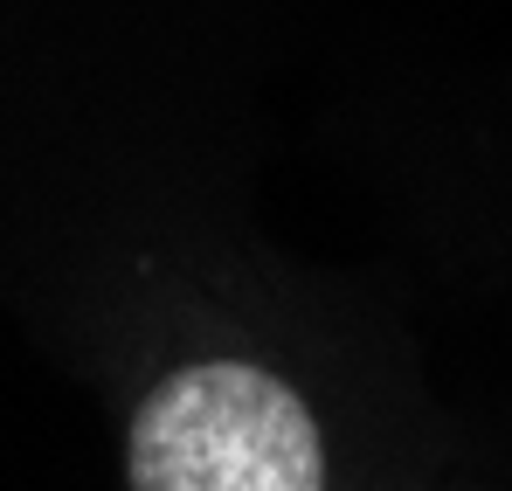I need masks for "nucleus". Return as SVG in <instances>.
Returning <instances> with one entry per match:
<instances>
[{"instance_id": "1", "label": "nucleus", "mask_w": 512, "mask_h": 491, "mask_svg": "<svg viewBox=\"0 0 512 491\" xmlns=\"http://www.w3.org/2000/svg\"><path fill=\"white\" fill-rule=\"evenodd\" d=\"M132 491H326L312 409L243 360L180 367L132 422Z\"/></svg>"}]
</instances>
